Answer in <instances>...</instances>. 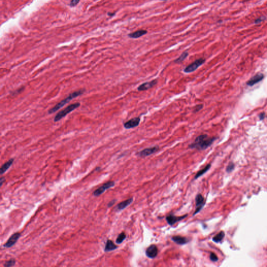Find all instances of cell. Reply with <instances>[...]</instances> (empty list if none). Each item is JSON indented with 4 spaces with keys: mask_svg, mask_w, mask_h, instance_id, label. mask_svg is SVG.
Returning a JSON list of instances; mask_svg holds the SVG:
<instances>
[{
    "mask_svg": "<svg viewBox=\"0 0 267 267\" xmlns=\"http://www.w3.org/2000/svg\"><path fill=\"white\" fill-rule=\"evenodd\" d=\"M215 140V137H209L207 135H201L196 138L194 143L189 146L190 149L203 150L212 145Z\"/></svg>",
    "mask_w": 267,
    "mask_h": 267,
    "instance_id": "1",
    "label": "cell"
},
{
    "mask_svg": "<svg viewBox=\"0 0 267 267\" xmlns=\"http://www.w3.org/2000/svg\"><path fill=\"white\" fill-rule=\"evenodd\" d=\"M84 92H85V89H80L78 91H74L73 93H71L68 96V97H66L65 99H63L60 102H58V104H56L55 106L53 107L52 108L50 109L48 111L49 114H52V113L55 112L57 111H58L59 109H60L61 108L64 106L66 103L69 102L70 101L72 100L76 97L80 96V95H83L84 93Z\"/></svg>",
    "mask_w": 267,
    "mask_h": 267,
    "instance_id": "2",
    "label": "cell"
},
{
    "mask_svg": "<svg viewBox=\"0 0 267 267\" xmlns=\"http://www.w3.org/2000/svg\"><path fill=\"white\" fill-rule=\"evenodd\" d=\"M80 105V103L79 102L73 103L71 105H68V107L65 108L63 109L62 110L58 112L54 118V121L55 122H58L60 121L62 118L66 116L68 114L72 112L73 111L75 110L78 108H79Z\"/></svg>",
    "mask_w": 267,
    "mask_h": 267,
    "instance_id": "3",
    "label": "cell"
},
{
    "mask_svg": "<svg viewBox=\"0 0 267 267\" xmlns=\"http://www.w3.org/2000/svg\"><path fill=\"white\" fill-rule=\"evenodd\" d=\"M206 60L205 58H200L197 59L195 62L192 63V64L188 65L186 68H185L184 71L186 73H190L193 72L197 69L198 68L201 66V65L205 62Z\"/></svg>",
    "mask_w": 267,
    "mask_h": 267,
    "instance_id": "4",
    "label": "cell"
},
{
    "mask_svg": "<svg viewBox=\"0 0 267 267\" xmlns=\"http://www.w3.org/2000/svg\"><path fill=\"white\" fill-rule=\"evenodd\" d=\"M114 185H115V182L114 181H108L103 184L102 186H100L97 190H95L93 192V195L98 197L101 195V194H102L105 190L110 188L111 187H112Z\"/></svg>",
    "mask_w": 267,
    "mask_h": 267,
    "instance_id": "5",
    "label": "cell"
},
{
    "mask_svg": "<svg viewBox=\"0 0 267 267\" xmlns=\"http://www.w3.org/2000/svg\"><path fill=\"white\" fill-rule=\"evenodd\" d=\"M196 200V210L193 214V216L196 214L199 213L203 208L205 205L206 201L205 198L200 194L197 195L195 198Z\"/></svg>",
    "mask_w": 267,
    "mask_h": 267,
    "instance_id": "6",
    "label": "cell"
},
{
    "mask_svg": "<svg viewBox=\"0 0 267 267\" xmlns=\"http://www.w3.org/2000/svg\"><path fill=\"white\" fill-rule=\"evenodd\" d=\"M159 147L158 146L150 147V148L143 149L141 151H140L137 153V155L139 157H147V156H149V155H152L153 153H155L157 151L159 150Z\"/></svg>",
    "mask_w": 267,
    "mask_h": 267,
    "instance_id": "7",
    "label": "cell"
},
{
    "mask_svg": "<svg viewBox=\"0 0 267 267\" xmlns=\"http://www.w3.org/2000/svg\"><path fill=\"white\" fill-rule=\"evenodd\" d=\"M21 236V234L20 233H15L13 234L12 236L10 237L6 243L3 245V247L6 248H10L14 246L17 242L18 239Z\"/></svg>",
    "mask_w": 267,
    "mask_h": 267,
    "instance_id": "8",
    "label": "cell"
},
{
    "mask_svg": "<svg viewBox=\"0 0 267 267\" xmlns=\"http://www.w3.org/2000/svg\"><path fill=\"white\" fill-rule=\"evenodd\" d=\"M187 215H183V216H180V217H176L172 214H171V215H167L166 217V220H167V222L168 225H173L174 224H175L176 222L185 219V218H186V217H187Z\"/></svg>",
    "mask_w": 267,
    "mask_h": 267,
    "instance_id": "9",
    "label": "cell"
},
{
    "mask_svg": "<svg viewBox=\"0 0 267 267\" xmlns=\"http://www.w3.org/2000/svg\"><path fill=\"white\" fill-rule=\"evenodd\" d=\"M158 253V250L155 245H151L147 248L146 250V254L148 257L153 259L157 257Z\"/></svg>",
    "mask_w": 267,
    "mask_h": 267,
    "instance_id": "10",
    "label": "cell"
},
{
    "mask_svg": "<svg viewBox=\"0 0 267 267\" xmlns=\"http://www.w3.org/2000/svg\"><path fill=\"white\" fill-rule=\"evenodd\" d=\"M140 121V118L139 117L135 118L130 119L124 124V127L126 129H130L136 127L139 125Z\"/></svg>",
    "mask_w": 267,
    "mask_h": 267,
    "instance_id": "11",
    "label": "cell"
},
{
    "mask_svg": "<svg viewBox=\"0 0 267 267\" xmlns=\"http://www.w3.org/2000/svg\"><path fill=\"white\" fill-rule=\"evenodd\" d=\"M157 83V80H155L150 81V82H146L145 83L141 84L139 87H138V90L139 91H145L148 89H150L152 87H153Z\"/></svg>",
    "mask_w": 267,
    "mask_h": 267,
    "instance_id": "12",
    "label": "cell"
},
{
    "mask_svg": "<svg viewBox=\"0 0 267 267\" xmlns=\"http://www.w3.org/2000/svg\"><path fill=\"white\" fill-rule=\"evenodd\" d=\"M263 77L264 76L262 74H257L256 75L253 76L250 80H249L247 83V84L250 86H253L263 80Z\"/></svg>",
    "mask_w": 267,
    "mask_h": 267,
    "instance_id": "13",
    "label": "cell"
},
{
    "mask_svg": "<svg viewBox=\"0 0 267 267\" xmlns=\"http://www.w3.org/2000/svg\"><path fill=\"white\" fill-rule=\"evenodd\" d=\"M172 240L176 244L181 245H185L190 242V240L188 238L183 237V236H179V235L173 236L172 237Z\"/></svg>",
    "mask_w": 267,
    "mask_h": 267,
    "instance_id": "14",
    "label": "cell"
},
{
    "mask_svg": "<svg viewBox=\"0 0 267 267\" xmlns=\"http://www.w3.org/2000/svg\"><path fill=\"white\" fill-rule=\"evenodd\" d=\"M133 198H130L129 199L118 203V205L116 206L115 209L118 211L122 210L130 205V204L133 202Z\"/></svg>",
    "mask_w": 267,
    "mask_h": 267,
    "instance_id": "15",
    "label": "cell"
},
{
    "mask_svg": "<svg viewBox=\"0 0 267 267\" xmlns=\"http://www.w3.org/2000/svg\"><path fill=\"white\" fill-rule=\"evenodd\" d=\"M147 33V30H139L137 31L134 32L132 33H130L129 35H128V36L133 39H137L140 37L143 36L144 35H146Z\"/></svg>",
    "mask_w": 267,
    "mask_h": 267,
    "instance_id": "16",
    "label": "cell"
},
{
    "mask_svg": "<svg viewBox=\"0 0 267 267\" xmlns=\"http://www.w3.org/2000/svg\"><path fill=\"white\" fill-rule=\"evenodd\" d=\"M14 161V159L12 158L2 165L1 168H0V173H1V175L4 174V173L6 172V171L8 170V169L10 168L11 166L13 165Z\"/></svg>",
    "mask_w": 267,
    "mask_h": 267,
    "instance_id": "17",
    "label": "cell"
},
{
    "mask_svg": "<svg viewBox=\"0 0 267 267\" xmlns=\"http://www.w3.org/2000/svg\"><path fill=\"white\" fill-rule=\"evenodd\" d=\"M118 248V246H116L114 243L111 240H108L105 244V252H110Z\"/></svg>",
    "mask_w": 267,
    "mask_h": 267,
    "instance_id": "18",
    "label": "cell"
},
{
    "mask_svg": "<svg viewBox=\"0 0 267 267\" xmlns=\"http://www.w3.org/2000/svg\"><path fill=\"white\" fill-rule=\"evenodd\" d=\"M210 168H211V165H210V164H208V165H206L203 169H202V170H200L199 171H198V172L197 173V174H196L194 179H195V180H196L197 178H199L200 176L203 175V174L206 173L209 170Z\"/></svg>",
    "mask_w": 267,
    "mask_h": 267,
    "instance_id": "19",
    "label": "cell"
},
{
    "mask_svg": "<svg viewBox=\"0 0 267 267\" xmlns=\"http://www.w3.org/2000/svg\"><path fill=\"white\" fill-rule=\"evenodd\" d=\"M225 236V232L223 231H221L220 232L217 234L215 236L213 237L212 240L213 242L215 243H219L222 240L223 238H224Z\"/></svg>",
    "mask_w": 267,
    "mask_h": 267,
    "instance_id": "20",
    "label": "cell"
},
{
    "mask_svg": "<svg viewBox=\"0 0 267 267\" xmlns=\"http://www.w3.org/2000/svg\"><path fill=\"white\" fill-rule=\"evenodd\" d=\"M188 55V53L187 51H185L183 53L179 58L174 61V62L176 63H180L187 57Z\"/></svg>",
    "mask_w": 267,
    "mask_h": 267,
    "instance_id": "21",
    "label": "cell"
},
{
    "mask_svg": "<svg viewBox=\"0 0 267 267\" xmlns=\"http://www.w3.org/2000/svg\"><path fill=\"white\" fill-rule=\"evenodd\" d=\"M126 237V234H125L124 232H122L121 234L118 235V237L116 238V243L117 244H121L122 242H123Z\"/></svg>",
    "mask_w": 267,
    "mask_h": 267,
    "instance_id": "22",
    "label": "cell"
},
{
    "mask_svg": "<svg viewBox=\"0 0 267 267\" xmlns=\"http://www.w3.org/2000/svg\"><path fill=\"white\" fill-rule=\"evenodd\" d=\"M15 260L14 259H12L10 260H8V261H6V262H5L4 265V267H12V266H14V265H15Z\"/></svg>",
    "mask_w": 267,
    "mask_h": 267,
    "instance_id": "23",
    "label": "cell"
},
{
    "mask_svg": "<svg viewBox=\"0 0 267 267\" xmlns=\"http://www.w3.org/2000/svg\"><path fill=\"white\" fill-rule=\"evenodd\" d=\"M210 259L211 261H213V262H216V261L218 260V257L216 255L215 253H211V254H210Z\"/></svg>",
    "mask_w": 267,
    "mask_h": 267,
    "instance_id": "24",
    "label": "cell"
},
{
    "mask_svg": "<svg viewBox=\"0 0 267 267\" xmlns=\"http://www.w3.org/2000/svg\"><path fill=\"white\" fill-rule=\"evenodd\" d=\"M80 1V0H71V1L70 2V5L72 7L75 6L77 5Z\"/></svg>",
    "mask_w": 267,
    "mask_h": 267,
    "instance_id": "25",
    "label": "cell"
},
{
    "mask_svg": "<svg viewBox=\"0 0 267 267\" xmlns=\"http://www.w3.org/2000/svg\"><path fill=\"white\" fill-rule=\"evenodd\" d=\"M203 108V105H196L195 108V109H194V112H197L199 111L200 110Z\"/></svg>",
    "mask_w": 267,
    "mask_h": 267,
    "instance_id": "26",
    "label": "cell"
},
{
    "mask_svg": "<svg viewBox=\"0 0 267 267\" xmlns=\"http://www.w3.org/2000/svg\"><path fill=\"white\" fill-rule=\"evenodd\" d=\"M234 165L233 163H230L227 168V171L228 172H231L234 168Z\"/></svg>",
    "mask_w": 267,
    "mask_h": 267,
    "instance_id": "27",
    "label": "cell"
},
{
    "mask_svg": "<svg viewBox=\"0 0 267 267\" xmlns=\"http://www.w3.org/2000/svg\"><path fill=\"white\" fill-rule=\"evenodd\" d=\"M115 202H116V200H111V201L108 203V207H112V206L114 205V203H115Z\"/></svg>",
    "mask_w": 267,
    "mask_h": 267,
    "instance_id": "28",
    "label": "cell"
},
{
    "mask_svg": "<svg viewBox=\"0 0 267 267\" xmlns=\"http://www.w3.org/2000/svg\"><path fill=\"white\" fill-rule=\"evenodd\" d=\"M263 18H258L257 20H256L255 21V23L256 24H258L260 23H261V21H262L263 20Z\"/></svg>",
    "mask_w": 267,
    "mask_h": 267,
    "instance_id": "29",
    "label": "cell"
},
{
    "mask_svg": "<svg viewBox=\"0 0 267 267\" xmlns=\"http://www.w3.org/2000/svg\"><path fill=\"white\" fill-rule=\"evenodd\" d=\"M5 178H4V177H2L0 178V184H1V186H2V185L3 184V183H4L5 180Z\"/></svg>",
    "mask_w": 267,
    "mask_h": 267,
    "instance_id": "30",
    "label": "cell"
},
{
    "mask_svg": "<svg viewBox=\"0 0 267 267\" xmlns=\"http://www.w3.org/2000/svg\"><path fill=\"white\" fill-rule=\"evenodd\" d=\"M265 113H261V114H260L259 115V118L260 120H263V118H265Z\"/></svg>",
    "mask_w": 267,
    "mask_h": 267,
    "instance_id": "31",
    "label": "cell"
},
{
    "mask_svg": "<svg viewBox=\"0 0 267 267\" xmlns=\"http://www.w3.org/2000/svg\"><path fill=\"white\" fill-rule=\"evenodd\" d=\"M108 15L110 16H114V15H115V14L114 13H108Z\"/></svg>",
    "mask_w": 267,
    "mask_h": 267,
    "instance_id": "32",
    "label": "cell"
},
{
    "mask_svg": "<svg viewBox=\"0 0 267 267\" xmlns=\"http://www.w3.org/2000/svg\"><path fill=\"white\" fill-rule=\"evenodd\" d=\"M162 1H167V0H162Z\"/></svg>",
    "mask_w": 267,
    "mask_h": 267,
    "instance_id": "33",
    "label": "cell"
}]
</instances>
